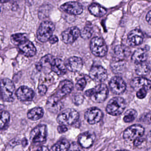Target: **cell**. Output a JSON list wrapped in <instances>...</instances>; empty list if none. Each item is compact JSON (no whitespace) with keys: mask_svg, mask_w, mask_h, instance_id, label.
Returning a JSON list of instances; mask_svg holds the SVG:
<instances>
[{"mask_svg":"<svg viewBox=\"0 0 151 151\" xmlns=\"http://www.w3.org/2000/svg\"><path fill=\"white\" fill-rule=\"evenodd\" d=\"M108 93L107 86L105 84L101 83L86 91L85 94L93 102L101 103L106 99Z\"/></svg>","mask_w":151,"mask_h":151,"instance_id":"1","label":"cell"},{"mask_svg":"<svg viewBox=\"0 0 151 151\" xmlns=\"http://www.w3.org/2000/svg\"><path fill=\"white\" fill-rule=\"evenodd\" d=\"M0 94L2 99L7 102H13L15 99V86L8 78H4L0 82Z\"/></svg>","mask_w":151,"mask_h":151,"instance_id":"2","label":"cell"},{"mask_svg":"<svg viewBox=\"0 0 151 151\" xmlns=\"http://www.w3.org/2000/svg\"><path fill=\"white\" fill-rule=\"evenodd\" d=\"M78 112L73 109H68L62 112L57 117V122L60 125H72L79 118Z\"/></svg>","mask_w":151,"mask_h":151,"instance_id":"3","label":"cell"},{"mask_svg":"<svg viewBox=\"0 0 151 151\" xmlns=\"http://www.w3.org/2000/svg\"><path fill=\"white\" fill-rule=\"evenodd\" d=\"M126 107V102L123 98L114 97L109 100L107 105V112L113 116L121 114Z\"/></svg>","mask_w":151,"mask_h":151,"instance_id":"4","label":"cell"},{"mask_svg":"<svg viewBox=\"0 0 151 151\" xmlns=\"http://www.w3.org/2000/svg\"><path fill=\"white\" fill-rule=\"evenodd\" d=\"M55 26L51 22H43L37 32V38L40 42L45 43L48 41L53 35Z\"/></svg>","mask_w":151,"mask_h":151,"instance_id":"5","label":"cell"},{"mask_svg":"<svg viewBox=\"0 0 151 151\" xmlns=\"http://www.w3.org/2000/svg\"><path fill=\"white\" fill-rule=\"evenodd\" d=\"M90 48L93 54L97 57H103L107 52V47L105 41L99 37H95L91 40Z\"/></svg>","mask_w":151,"mask_h":151,"instance_id":"6","label":"cell"},{"mask_svg":"<svg viewBox=\"0 0 151 151\" xmlns=\"http://www.w3.org/2000/svg\"><path fill=\"white\" fill-rule=\"evenodd\" d=\"M47 127L45 124H40L33 129L30 134L31 141L33 143H42L46 140Z\"/></svg>","mask_w":151,"mask_h":151,"instance_id":"7","label":"cell"},{"mask_svg":"<svg viewBox=\"0 0 151 151\" xmlns=\"http://www.w3.org/2000/svg\"><path fill=\"white\" fill-rule=\"evenodd\" d=\"M145 132V129L139 124H134L128 127L123 133V138L128 142L133 141L136 139L141 137Z\"/></svg>","mask_w":151,"mask_h":151,"instance_id":"8","label":"cell"},{"mask_svg":"<svg viewBox=\"0 0 151 151\" xmlns=\"http://www.w3.org/2000/svg\"><path fill=\"white\" fill-rule=\"evenodd\" d=\"M73 89V84L71 81L68 80H63L60 83L58 90L53 95L61 101L63 98L69 94Z\"/></svg>","mask_w":151,"mask_h":151,"instance_id":"9","label":"cell"},{"mask_svg":"<svg viewBox=\"0 0 151 151\" xmlns=\"http://www.w3.org/2000/svg\"><path fill=\"white\" fill-rule=\"evenodd\" d=\"M80 36V31L76 27H71L65 30L62 33V39L65 44L74 43Z\"/></svg>","mask_w":151,"mask_h":151,"instance_id":"10","label":"cell"},{"mask_svg":"<svg viewBox=\"0 0 151 151\" xmlns=\"http://www.w3.org/2000/svg\"><path fill=\"white\" fill-rule=\"evenodd\" d=\"M109 86L111 91L117 95L123 93L126 88V84L123 79L118 76H114L111 78Z\"/></svg>","mask_w":151,"mask_h":151,"instance_id":"11","label":"cell"},{"mask_svg":"<svg viewBox=\"0 0 151 151\" xmlns=\"http://www.w3.org/2000/svg\"><path fill=\"white\" fill-rule=\"evenodd\" d=\"M60 9L69 14L78 15L83 13V9L80 3L76 1H69L61 5Z\"/></svg>","mask_w":151,"mask_h":151,"instance_id":"12","label":"cell"},{"mask_svg":"<svg viewBox=\"0 0 151 151\" xmlns=\"http://www.w3.org/2000/svg\"><path fill=\"white\" fill-rule=\"evenodd\" d=\"M85 118L88 123L95 124L99 122L102 118L103 114L100 109L96 107L91 108L85 113Z\"/></svg>","mask_w":151,"mask_h":151,"instance_id":"13","label":"cell"},{"mask_svg":"<svg viewBox=\"0 0 151 151\" xmlns=\"http://www.w3.org/2000/svg\"><path fill=\"white\" fill-rule=\"evenodd\" d=\"M90 78L96 82H102L107 78L106 70L101 66H95L91 68L89 72Z\"/></svg>","mask_w":151,"mask_h":151,"instance_id":"14","label":"cell"},{"mask_svg":"<svg viewBox=\"0 0 151 151\" xmlns=\"http://www.w3.org/2000/svg\"><path fill=\"white\" fill-rule=\"evenodd\" d=\"M17 99L21 101H31L35 96L34 91L26 86H22L18 88L16 93Z\"/></svg>","mask_w":151,"mask_h":151,"instance_id":"15","label":"cell"},{"mask_svg":"<svg viewBox=\"0 0 151 151\" xmlns=\"http://www.w3.org/2000/svg\"><path fill=\"white\" fill-rule=\"evenodd\" d=\"M144 40L143 33L139 29H135L130 32L127 37V42L131 46H136L142 44Z\"/></svg>","mask_w":151,"mask_h":151,"instance_id":"16","label":"cell"},{"mask_svg":"<svg viewBox=\"0 0 151 151\" xmlns=\"http://www.w3.org/2000/svg\"><path fill=\"white\" fill-rule=\"evenodd\" d=\"M22 54L27 57H32L36 55L37 49L32 42L28 39L20 43L18 46Z\"/></svg>","mask_w":151,"mask_h":151,"instance_id":"17","label":"cell"},{"mask_svg":"<svg viewBox=\"0 0 151 151\" xmlns=\"http://www.w3.org/2000/svg\"><path fill=\"white\" fill-rule=\"evenodd\" d=\"M66 69L71 72H78L83 68V62L82 59L77 56L69 58L65 63Z\"/></svg>","mask_w":151,"mask_h":151,"instance_id":"18","label":"cell"},{"mask_svg":"<svg viewBox=\"0 0 151 151\" xmlns=\"http://www.w3.org/2000/svg\"><path fill=\"white\" fill-rule=\"evenodd\" d=\"M95 135L92 132H86L80 134L78 137V143L82 147L89 148L94 143Z\"/></svg>","mask_w":151,"mask_h":151,"instance_id":"19","label":"cell"},{"mask_svg":"<svg viewBox=\"0 0 151 151\" xmlns=\"http://www.w3.org/2000/svg\"><path fill=\"white\" fill-rule=\"evenodd\" d=\"M130 53V51L128 47L122 45H117L114 49L113 60L124 61Z\"/></svg>","mask_w":151,"mask_h":151,"instance_id":"20","label":"cell"},{"mask_svg":"<svg viewBox=\"0 0 151 151\" xmlns=\"http://www.w3.org/2000/svg\"><path fill=\"white\" fill-rule=\"evenodd\" d=\"M130 85L132 88L137 91L143 88L147 91L151 88V81L145 78H135L132 80Z\"/></svg>","mask_w":151,"mask_h":151,"instance_id":"21","label":"cell"},{"mask_svg":"<svg viewBox=\"0 0 151 151\" xmlns=\"http://www.w3.org/2000/svg\"><path fill=\"white\" fill-rule=\"evenodd\" d=\"M51 70L58 76H63L66 73L65 63L59 58H54L51 64Z\"/></svg>","mask_w":151,"mask_h":151,"instance_id":"22","label":"cell"},{"mask_svg":"<svg viewBox=\"0 0 151 151\" xmlns=\"http://www.w3.org/2000/svg\"><path fill=\"white\" fill-rule=\"evenodd\" d=\"M63 103L61 101L59 100L52 95L48 98L46 103L47 110L53 113H56L61 109Z\"/></svg>","mask_w":151,"mask_h":151,"instance_id":"23","label":"cell"},{"mask_svg":"<svg viewBox=\"0 0 151 151\" xmlns=\"http://www.w3.org/2000/svg\"><path fill=\"white\" fill-rule=\"evenodd\" d=\"M146 49L139 48L136 50L132 56V62L137 64H139L146 61L147 58Z\"/></svg>","mask_w":151,"mask_h":151,"instance_id":"24","label":"cell"},{"mask_svg":"<svg viewBox=\"0 0 151 151\" xmlns=\"http://www.w3.org/2000/svg\"><path fill=\"white\" fill-rule=\"evenodd\" d=\"M88 9L92 15L96 17H102L107 13V10L106 9L96 3H93L90 5Z\"/></svg>","mask_w":151,"mask_h":151,"instance_id":"25","label":"cell"},{"mask_svg":"<svg viewBox=\"0 0 151 151\" xmlns=\"http://www.w3.org/2000/svg\"><path fill=\"white\" fill-rule=\"evenodd\" d=\"M54 57L51 55L48 54L41 58L39 63L37 64V68L39 71H41L43 69L49 68L51 69V64Z\"/></svg>","mask_w":151,"mask_h":151,"instance_id":"26","label":"cell"},{"mask_svg":"<svg viewBox=\"0 0 151 151\" xmlns=\"http://www.w3.org/2000/svg\"><path fill=\"white\" fill-rule=\"evenodd\" d=\"M44 110L41 107L34 108L30 110L28 113L27 116L30 120L37 121L41 119L44 115Z\"/></svg>","mask_w":151,"mask_h":151,"instance_id":"27","label":"cell"},{"mask_svg":"<svg viewBox=\"0 0 151 151\" xmlns=\"http://www.w3.org/2000/svg\"><path fill=\"white\" fill-rule=\"evenodd\" d=\"M150 70V65L148 63L146 62L137 64L135 68L136 74L139 76H146L149 73Z\"/></svg>","mask_w":151,"mask_h":151,"instance_id":"28","label":"cell"},{"mask_svg":"<svg viewBox=\"0 0 151 151\" xmlns=\"http://www.w3.org/2000/svg\"><path fill=\"white\" fill-rule=\"evenodd\" d=\"M111 68L114 73H121L125 70L126 63L124 61L113 60L111 64Z\"/></svg>","mask_w":151,"mask_h":151,"instance_id":"29","label":"cell"},{"mask_svg":"<svg viewBox=\"0 0 151 151\" xmlns=\"http://www.w3.org/2000/svg\"><path fill=\"white\" fill-rule=\"evenodd\" d=\"M69 141L66 139L59 140L52 147L53 151H68L70 146Z\"/></svg>","mask_w":151,"mask_h":151,"instance_id":"30","label":"cell"},{"mask_svg":"<svg viewBox=\"0 0 151 151\" xmlns=\"http://www.w3.org/2000/svg\"><path fill=\"white\" fill-rule=\"evenodd\" d=\"M10 114L7 111H3L0 113V129H4L9 122Z\"/></svg>","mask_w":151,"mask_h":151,"instance_id":"31","label":"cell"},{"mask_svg":"<svg viewBox=\"0 0 151 151\" xmlns=\"http://www.w3.org/2000/svg\"><path fill=\"white\" fill-rule=\"evenodd\" d=\"M137 116V113L133 109H129L124 113L123 120L125 122L129 123L133 122Z\"/></svg>","mask_w":151,"mask_h":151,"instance_id":"32","label":"cell"},{"mask_svg":"<svg viewBox=\"0 0 151 151\" xmlns=\"http://www.w3.org/2000/svg\"><path fill=\"white\" fill-rule=\"evenodd\" d=\"M27 39V36L24 33H16L12 35L11 37L12 43L17 46Z\"/></svg>","mask_w":151,"mask_h":151,"instance_id":"33","label":"cell"},{"mask_svg":"<svg viewBox=\"0 0 151 151\" xmlns=\"http://www.w3.org/2000/svg\"><path fill=\"white\" fill-rule=\"evenodd\" d=\"M93 31V29L89 26H86L80 31V36L84 39H88L91 37Z\"/></svg>","mask_w":151,"mask_h":151,"instance_id":"34","label":"cell"},{"mask_svg":"<svg viewBox=\"0 0 151 151\" xmlns=\"http://www.w3.org/2000/svg\"><path fill=\"white\" fill-rule=\"evenodd\" d=\"M84 99V96L81 93H76L72 97V101L73 103L77 106H79L82 104L83 102Z\"/></svg>","mask_w":151,"mask_h":151,"instance_id":"35","label":"cell"},{"mask_svg":"<svg viewBox=\"0 0 151 151\" xmlns=\"http://www.w3.org/2000/svg\"><path fill=\"white\" fill-rule=\"evenodd\" d=\"M86 84V81L84 78L79 79L76 84V88L78 91H82L84 90Z\"/></svg>","mask_w":151,"mask_h":151,"instance_id":"36","label":"cell"},{"mask_svg":"<svg viewBox=\"0 0 151 151\" xmlns=\"http://www.w3.org/2000/svg\"><path fill=\"white\" fill-rule=\"evenodd\" d=\"M82 147L76 142H72L70 145L68 151H82Z\"/></svg>","mask_w":151,"mask_h":151,"instance_id":"37","label":"cell"},{"mask_svg":"<svg viewBox=\"0 0 151 151\" xmlns=\"http://www.w3.org/2000/svg\"><path fill=\"white\" fill-rule=\"evenodd\" d=\"M147 91L145 89H140L138 90L137 93V96L138 99H143L146 96Z\"/></svg>","mask_w":151,"mask_h":151,"instance_id":"38","label":"cell"},{"mask_svg":"<svg viewBox=\"0 0 151 151\" xmlns=\"http://www.w3.org/2000/svg\"><path fill=\"white\" fill-rule=\"evenodd\" d=\"M38 90L39 93L41 96L45 95L47 91V88L45 85L42 84L39 86Z\"/></svg>","mask_w":151,"mask_h":151,"instance_id":"39","label":"cell"},{"mask_svg":"<svg viewBox=\"0 0 151 151\" xmlns=\"http://www.w3.org/2000/svg\"><path fill=\"white\" fill-rule=\"evenodd\" d=\"M57 130L60 133H63L68 131V128L66 126L63 125H59L57 128Z\"/></svg>","mask_w":151,"mask_h":151,"instance_id":"40","label":"cell"},{"mask_svg":"<svg viewBox=\"0 0 151 151\" xmlns=\"http://www.w3.org/2000/svg\"><path fill=\"white\" fill-rule=\"evenodd\" d=\"M144 141V139L141 137L138 138L136 139L134 141V145L135 146H138L140 145Z\"/></svg>","mask_w":151,"mask_h":151,"instance_id":"41","label":"cell"},{"mask_svg":"<svg viewBox=\"0 0 151 151\" xmlns=\"http://www.w3.org/2000/svg\"><path fill=\"white\" fill-rule=\"evenodd\" d=\"M50 44H54L58 41V38L55 35H52L48 40Z\"/></svg>","mask_w":151,"mask_h":151,"instance_id":"42","label":"cell"},{"mask_svg":"<svg viewBox=\"0 0 151 151\" xmlns=\"http://www.w3.org/2000/svg\"><path fill=\"white\" fill-rule=\"evenodd\" d=\"M146 20L149 24H151V11H149L147 14Z\"/></svg>","mask_w":151,"mask_h":151,"instance_id":"43","label":"cell"},{"mask_svg":"<svg viewBox=\"0 0 151 151\" xmlns=\"http://www.w3.org/2000/svg\"><path fill=\"white\" fill-rule=\"evenodd\" d=\"M37 151H49L48 147L45 146L40 147L37 149Z\"/></svg>","mask_w":151,"mask_h":151,"instance_id":"44","label":"cell"},{"mask_svg":"<svg viewBox=\"0 0 151 151\" xmlns=\"http://www.w3.org/2000/svg\"><path fill=\"white\" fill-rule=\"evenodd\" d=\"M116 151H127V150H117Z\"/></svg>","mask_w":151,"mask_h":151,"instance_id":"45","label":"cell"},{"mask_svg":"<svg viewBox=\"0 0 151 151\" xmlns=\"http://www.w3.org/2000/svg\"><path fill=\"white\" fill-rule=\"evenodd\" d=\"M0 12H1V9H0Z\"/></svg>","mask_w":151,"mask_h":151,"instance_id":"46","label":"cell"}]
</instances>
